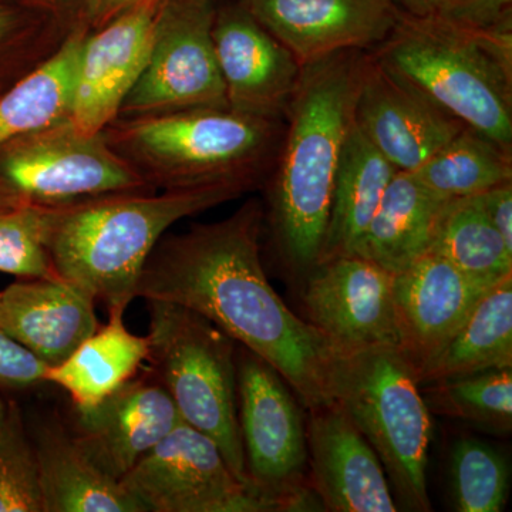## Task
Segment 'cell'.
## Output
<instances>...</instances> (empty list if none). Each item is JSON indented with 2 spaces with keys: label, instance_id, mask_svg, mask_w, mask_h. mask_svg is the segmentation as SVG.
Wrapping results in <instances>:
<instances>
[{
  "label": "cell",
  "instance_id": "9a60e30c",
  "mask_svg": "<svg viewBox=\"0 0 512 512\" xmlns=\"http://www.w3.org/2000/svg\"><path fill=\"white\" fill-rule=\"evenodd\" d=\"M493 286L434 252H426L394 274L393 308L399 350L412 365L417 382Z\"/></svg>",
  "mask_w": 512,
  "mask_h": 512
},
{
  "label": "cell",
  "instance_id": "836d02e7",
  "mask_svg": "<svg viewBox=\"0 0 512 512\" xmlns=\"http://www.w3.org/2000/svg\"><path fill=\"white\" fill-rule=\"evenodd\" d=\"M430 16L477 32L508 29L512 28V0H441Z\"/></svg>",
  "mask_w": 512,
  "mask_h": 512
},
{
  "label": "cell",
  "instance_id": "4fadbf2b",
  "mask_svg": "<svg viewBox=\"0 0 512 512\" xmlns=\"http://www.w3.org/2000/svg\"><path fill=\"white\" fill-rule=\"evenodd\" d=\"M355 126L404 173H412L467 128L372 52L363 57Z\"/></svg>",
  "mask_w": 512,
  "mask_h": 512
},
{
  "label": "cell",
  "instance_id": "1f68e13d",
  "mask_svg": "<svg viewBox=\"0 0 512 512\" xmlns=\"http://www.w3.org/2000/svg\"><path fill=\"white\" fill-rule=\"evenodd\" d=\"M55 208L23 205L0 211V272L19 279H59L47 247Z\"/></svg>",
  "mask_w": 512,
  "mask_h": 512
},
{
  "label": "cell",
  "instance_id": "7bdbcfd3",
  "mask_svg": "<svg viewBox=\"0 0 512 512\" xmlns=\"http://www.w3.org/2000/svg\"><path fill=\"white\" fill-rule=\"evenodd\" d=\"M8 89H9V87H8ZM5 90H6V87H0V94H2L3 92H5Z\"/></svg>",
  "mask_w": 512,
  "mask_h": 512
},
{
  "label": "cell",
  "instance_id": "e0dca14e",
  "mask_svg": "<svg viewBox=\"0 0 512 512\" xmlns=\"http://www.w3.org/2000/svg\"><path fill=\"white\" fill-rule=\"evenodd\" d=\"M305 64L345 50L375 49L402 10L393 0H239Z\"/></svg>",
  "mask_w": 512,
  "mask_h": 512
},
{
  "label": "cell",
  "instance_id": "6da1fadb",
  "mask_svg": "<svg viewBox=\"0 0 512 512\" xmlns=\"http://www.w3.org/2000/svg\"><path fill=\"white\" fill-rule=\"evenodd\" d=\"M264 227V204L252 198L224 220L161 238L136 296L204 316L274 367L306 410L326 406L333 403L330 379L338 355L269 284L261 255Z\"/></svg>",
  "mask_w": 512,
  "mask_h": 512
},
{
  "label": "cell",
  "instance_id": "ee69618b",
  "mask_svg": "<svg viewBox=\"0 0 512 512\" xmlns=\"http://www.w3.org/2000/svg\"><path fill=\"white\" fill-rule=\"evenodd\" d=\"M0 512H3L2 504H0Z\"/></svg>",
  "mask_w": 512,
  "mask_h": 512
},
{
  "label": "cell",
  "instance_id": "3957f363",
  "mask_svg": "<svg viewBox=\"0 0 512 512\" xmlns=\"http://www.w3.org/2000/svg\"><path fill=\"white\" fill-rule=\"evenodd\" d=\"M244 194L232 187L136 191L56 205L47 247L57 278L109 311H126L168 229Z\"/></svg>",
  "mask_w": 512,
  "mask_h": 512
},
{
  "label": "cell",
  "instance_id": "b9f144b4",
  "mask_svg": "<svg viewBox=\"0 0 512 512\" xmlns=\"http://www.w3.org/2000/svg\"><path fill=\"white\" fill-rule=\"evenodd\" d=\"M20 2L29 3V5L45 6L42 2H40V0H20ZM45 8H47V6H45Z\"/></svg>",
  "mask_w": 512,
  "mask_h": 512
},
{
  "label": "cell",
  "instance_id": "603a6c76",
  "mask_svg": "<svg viewBox=\"0 0 512 512\" xmlns=\"http://www.w3.org/2000/svg\"><path fill=\"white\" fill-rule=\"evenodd\" d=\"M448 201L423 187L412 173L399 171L384 192L355 255L390 274L403 271L429 252Z\"/></svg>",
  "mask_w": 512,
  "mask_h": 512
},
{
  "label": "cell",
  "instance_id": "2e32d148",
  "mask_svg": "<svg viewBox=\"0 0 512 512\" xmlns=\"http://www.w3.org/2000/svg\"><path fill=\"white\" fill-rule=\"evenodd\" d=\"M164 2L143 0L103 28L87 33L70 117L82 133H101L119 117L127 94L146 67Z\"/></svg>",
  "mask_w": 512,
  "mask_h": 512
},
{
  "label": "cell",
  "instance_id": "4316f807",
  "mask_svg": "<svg viewBox=\"0 0 512 512\" xmlns=\"http://www.w3.org/2000/svg\"><path fill=\"white\" fill-rule=\"evenodd\" d=\"M429 252L485 284L512 276V249L488 220L478 195L447 202Z\"/></svg>",
  "mask_w": 512,
  "mask_h": 512
},
{
  "label": "cell",
  "instance_id": "ac0fdd59",
  "mask_svg": "<svg viewBox=\"0 0 512 512\" xmlns=\"http://www.w3.org/2000/svg\"><path fill=\"white\" fill-rule=\"evenodd\" d=\"M308 412L309 481L323 510L396 512L382 461L338 404Z\"/></svg>",
  "mask_w": 512,
  "mask_h": 512
},
{
  "label": "cell",
  "instance_id": "e575fe53",
  "mask_svg": "<svg viewBox=\"0 0 512 512\" xmlns=\"http://www.w3.org/2000/svg\"><path fill=\"white\" fill-rule=\"evenodd\" d=\"M47 366L0 328V392H26L45 382Z\"/></svg>",
  "mask_w": 512,
  "mask_h": 512
},
{
  "label": "cell",
  "instance_id": "83f0119b",
  "mask_svg": "<svg viewBox=\"0 0 512 512\" xmlns=\"http://www.w3.org/2000/svg\"><path fill=\"white\" fill-rule=\"evenodd\" d=\"M412 174L444 200L474 197L512 181V151L464 128Z\"/></svg>",
  "mask_w": 512,
  "mask_h": 512
},
{
  "label": "cell",
  "instance_id": "f1b7e54d",
  "mask_svg": "<svg viewBox=\"0 0 512 512\" xmlns=\"http://www.w3.org/2000/svg\"><path fill=\"white\" fill-rule=\"evenodd\" d=\"M62 13L20 0H0V87L12 86L62 45L73 26Z\"/></svg>",
  "mask_w": 512,
  "mask_h": 512
},
{
  "label": "cell",
  "instance_id": "484cf974",
  "mask_svg": "<svg viewBox=\"0 0 512 512\" xmlns=\"http://www.w3.org/2000/svg\"><path fill=\"white\" fill-rule=\"evenodd\" d=\"M512 369V276L490 289L454 338L419 376L420 386Z\"/></svg>",
  "mask_w": 512,
  "mask_h": 512
},
{
  "label": "cell",
  "instance_id": "5bb4252c",
  "mask_svg": "<svg viewBox=\"0 0 512 512\" xmlns=\"http://www.w3.org/2000/svg\"><path fill=\"white\" fill-rule=\"evenodd\" d=\"M212 40L229 110L285 121L303 67L291 50L239 0H217Z\"/></svg>",
  "mask_w": 512,
  "mask_h": 512
},
{
  "label": "cell",
  "instance_id": "8992f818",
  "mask_svg": "<svg viewBox=\"0 0 512 512\" xmlns=\"http://www.w3.org/2000/svg\"><path fill=\"white\" fill-rule=\"evenodd\" d=\"M420 387L412 365L396 348L339 355L330 379L332 402L382 461L397 510L429 512L433 423Z\"/></svg>",
  "mask_w": 512,
  "mask_h": 512
},
{
  "label": "cell",
  "instance_id": "ba28073f",
  "mask_svg": "<svg viewBox=\"0 0 512 512\" xmlns=\"http://www.w3.org/2000/svg\"><path fill=\"white\" fill-rule=\"evenodd\" d=\"M238 421L249 483L276 511H320L309 481L306 417L284 377L237 349Z\"/></svg>",
  "mask_w": 512,
  "mask_h": 512
},
{
  "label": "cell",
  "instance_id": "ffe728a7",
  "mask_svg": "<svg viewBox=\"0 0 512 512\" xmlns=\"http://www.w3.org/2000/svg\"><path fill=\"white\" fill-rule=\"evenodd\" d=\"M96 305L62 279H20L0 292V328L52 367L99 328Z\"/></svg>",
  "mask_w": 512,
  "mask_h": 512
},
{
  "label": "cell",
  "instance_id": "d6986e66",
  "mask_svg": "<svg viewBox=\"0 0 512 512\" xmlns=\"http://www.w3.org/2000/svg\"><path fill=\"white\" fill-rule=\"evenodd\" d=\"M76 413L77 443L101 471L119 481L183 421L150 372L134 376L93 409Z\"/></svg>",
  "mask_w": 512,
  "mask_h": 512
},
{
  "label": "cell",
  "instance_id": "f35d334b",
  "mask_svg": "<svg viewBox=\"0 0 512 512\" xmlns=\"http://www.w3.org/2000/svg\"><path fill=\"white\" fill-rule=\"evenodd\" d=\"M40 2L43 3V5L47 6V8H50L52 10H56V12L62 13V9L64 6H70L73 5L74 0H40ZM84 0H82V6H83ZM82 12V10H80Z\"/></svg>",
  "mask_w": 512,
  "mask_h": 512
},
{
  "label": "cell",
  "instance_id": "d590c367",
  "mask_svg": "<svg viewBox=\"0 0 512 512\" xmlns=\"http://www.w3.org/2000/svg\"><path fill=\"white\" fill-rule=\"evenodd\" d=\"M488 220L512 249V181L478 195Z\"/></svg>",
  "mask_w": 512,
  "mask_h": 512
},
{
  "label": "cell",
  "instance_id": "52a82bcc",
  "mask_svg": "<svg viewBox=\"0 0 512 512\" xmlns=\"http://www.w3.org/2000/svg\"><path fill=\"white\" fill-rule=\"evenodd\" d=\"M146 302L151 375L173 400L180 419L210 437L235 476L252 487L238 421V343L190 309Z\"/></svg>",
  "mask_w": 512,
  "mask_h": 512
},
{
  "label": "cell",
  "instance_id": "7c38bea8",
  "mask_svg": "<svg viewBox=\"0 0 512 512\" xmlns=\"http://www.w3.org/2000/svg\"><path fill=\"white\" fill-rule=\"evenodd\" d=\"M393 274L359 255L320 261L302 281L306 322L336 355L399 349Z\"/></svg>",
  "mask_w": 512,
  "mask_h": 512
},
{
  "label": "cell",
  "instance_id": "ab89813d",
  "mask_svg": "<svg viewBox=\"0 0 512 512\" xmlns=\"http://www.w3.org/2000/svg\"><path fill=\"white\" fill-rule=\"evenodd\" d=\"M10 208H15L12 205V202H10L8 195H6V192L2 190V187H0V211L3 210H10Z\"/></svg>",
  "mask_w": 512,
  "mask_h": 512
},
{
  "label": "cell",
  "instance_id": "7402d4cb",
  "mask_svg": "<svg viewBox=\"0 0 512 512\" xmlns=\"http://www.w3.org/2000/svg\"><path fill=\"white\" fill-rule=\"evenodd\" d=\"M123 309H111L109 320L83 340L59 365L47 367L45 382L60 387L76 412H87L137 376L148 359L147 336L124 323Z\"/></svg>",
  "mask_w": 512,
  "mask_h": 512
},
{
  "label": "cell",
  "instance_id": "d4e9b609",
  "mask_svg": "<svg viewBox=\"0 0 512 512\" xmlns=\"http://www.w3.org/2000/svg\"><path fill=\"white\" fill-rule=\"evenodd\" d=\"M397 173L353 126L340 158L319 262L355 255L384 192Z\"/></svg>",
  "mask_w": 512,
  "mask_h": 512
},
{
  "label": "cell",
  "instance_id": "8fae6325",
  "mask_svg": "<svg viewBox=\"0 0 512 512\" xmlns=\"http://www.w3.org/2000/svg\"><path fill=\"white\" fill-rule=\"evenodd\" d=\"M146 512H275V505L235 476L220 447L180 421L121 478Z\"/></svg>",
  "mask_w": 512,
  "mask_h": 512
},
{
  "label": "cell",
  "instance_id": "4dcf8cb0",
  "mask_svg": "<svg viewBox=\"0 0 512 512\" xmlns=\"http://www.w3.org/2000/svg\"><path fill=\"white\" fill-rule=\"evenodd\" d=\"M451 490L460 512H500L508 500L510 470L500 451L473 437H461L451 453Z\"/></svg>",
  "mask_w": 512,
  "mask_h": 512
},
{
  "label": "cell",
  "instance_id": "cb8c5ba5",
  "mask_svg": "<svg viewBox=\"0 0 512 512\" xmlns=\"http://www.w3.org/2000/svg\"><path fill=\"white\" fill-rule=\"evenodd\" d=\"M89 32L83 22L76 23L52 55L0 94V147L70 120L80 52Z\"/></svg>",
  "mask_w": 512,
  "mask_h": 512
},
{
  "label": "cell",
  "instance_id": "7a4b0ae2",
  "mask_svg": "<svg viewBox=\"0 0 512 512\" xmlns=\"http://www.w3.org/2000/svg\"><path fill=\"white\" fill-rule=\"evenodd\" d=\"M365 50H345L302 67L285 116V133L266 181L279 258L295 278L318 264L343 148L355 126Z\"/></svg>",
  "mask_w": 512,
  "mask_h": 512
},
{
  "label": "cell",
  "instance_id": "60d3db41",
  "mask_svg": "<svg viewBox=\"0 0 512 512\" xmlns=\"http://www.w3.org/2000/svg\"><path fill=\"white\" fill-rule=\"evenodd\" d=\"M6 412H8V403L0 399V426H2L3 420H5Z\"/></svg>",
  "mask_w": 512,
  "mask_h": 512
},
{
  "label": "cell",
  "instance_id": "f546056e",
  "mask_svg": "<svg viewBox=\"0 0 512 512\" xmlns=\"http://www.w3.org/2000/svg\"><path fill=\"white\" fill-rule=\"evenodd\" d=\"M430 413L467 421L491 433L512 429V369H494L426 384Z\"/></svg>",
  "mask_w": 512,
  "mask_h": 512
},
{
  "label": "cell",
  "instance_id": "74e56055",
  "mask_svg": "<svg viewBox=\"0 0 512 512\" xmlns=\"http://www.w3.org/2000/svg\"><path fill=\"white\" fill-rule=\"evenodd\" d=\"M393 2L407 15L430 16L440 5L441 0H393Z\"/></svg>",
  "mask_w": 512,
  "mask_h": 512
},
{
  "label": "cell",
  "instance_id": "277c9868",
  "mask_svg": "<svg viewBox=\"0 0 512 512\" xmlns=\"http://www.w3.org/2000/svg\"><path fill=\"white\" fill-rule=\"evenodd\" d=\"M285 121L229 109H191L117 117L104 140L153 191L265 187L274 171Z\"/></svg>",
  "mask_w": 512,
  "mask_h": 512
},
{
  "label": "cell",
  "instance_id": "d6a6232c",
  "mask_svg": "<svg viewBox=\"0 0 512 512\" xmlns=\"http://www.w3.org/2000/svg\"><path fill=\"white\" fill-rule=\"evenodd\" d=\"M0 504L3 512H43L35 450L15 403L0 426Z\"/></svg>",
  "mask_w": 512,
  "mask_h": 512
},
{
  "label": "cell",
  "instance_id": "30bf717a",
  "mask_svg": "<svg viewBox=\"0 0 512 512\" xmlns=\"http://www.w3.org/2000/svg\"><path fill=\"white\" fill-rule=\"evenodd\" d=\"M217 0H165L146 67L119 117L229 109L214 40Z\"/></svg>",
  "mask_w": 512,
  "mask_h": 512
},
{
  "label": "cell",
  "instance_id": "9c48e42d",
  "mask_svg": "<svg viewBox=\"0 0 512 512\" xmlns=\"http://www.w3.org/2000/svg\"><path fill=\"white\" fill-rule=\"evenodd\" d=\"M0 187L13 207L153 191L111 150L103 134H86L72 120L15 138L0 147Z\"/></svg>",
  "mask_w": 512,
  "mask_h": 512
},
{
  "label": "cell",
  "instance_id": "44dd1931",
  "mask_svg": "<svg viewBox=\"0 0 512 512\" xmlns=\"http://www.w3.org/2000/svg\"><path fill=\"white\" fill-rule=\"evenodd\" d=\"M43 512H146L119 480L101 471L60 421L33 427Z\"/></svg>",
  "mask_w": 512,
  "mask_h": 512
},
{
  "label": "cell",
  "instance_id": "8d00e7d4",
  "mask_svg": "<svg viewBox=\"0 0 512 512\" xmlns=\"http://www.w3.org/2000/svg\"><path fill=\"white\" fill-rule=\"evenodd\" d=\"M140 2L143 0H84L80 20L90 30L100 29Z\"/></svg>",
  "mask_w": 512,
  "mask_h": 512
},
{
  "label": "cell",
  "instance_id": "5b68a950",
  "mask_svg": "<svg viewBox=\"0 0 512 512\" xmlns=\"http://www.w3.org/2000/svg\"><path fill=\"white\" fill-rule=\"evenodd\" d=\"M373 55L471 130L512 151V28L400 13Z\"/></svg>",
  "mask_w": 512,
  "mask_h": 512
}]
</instances>
